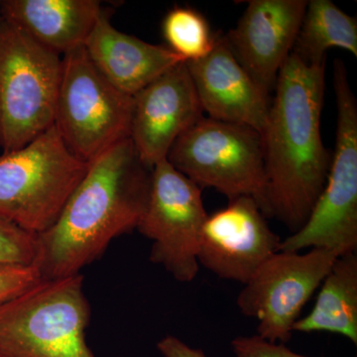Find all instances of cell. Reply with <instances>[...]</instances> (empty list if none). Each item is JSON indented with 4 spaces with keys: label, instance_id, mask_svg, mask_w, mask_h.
<instances>
[{
    "label": "cell",
    "instance_id": "8fae6325",
    "mask_svg": "<svg viewBox=\"0 0 357 357\" xmlns=\"http://www.w3.org/2000/svg\"><path fill=\"white\" fill-rule=\"evenodd\" d=\"M229 201L204 223L199 264L218 278L244 285L278 252L282 241L255 199L243 196Z\"/></svg>",
    "mask_w": 357,
    "mask_h": 357
},
{
    "label": "cell",
    "instance_id": "d6986e66",
    "mask_svg": "<svg viewBox=\"0 0 357 357\" xmlns=\"http://www.w3.org/2000/svg\"><path fill=\"white\" fill-rule=\"evenodd\" d=\"M162 33L167 47L184 62L201 60L213 50L218 34L203 14L191 7L176 6L164 17Z\"/></svg>",
    "mask_w": 357,
    "mask_h": 357
},
{
    "label": "cell",
    "instance_id": "52a82bcc",
    "mask_svg": "<svg viewBox=\"0 0 357 357\" xmlns=\"http://www.w3.org/2000/svg\"><path fill=\"white\" fill-rule=\"evenodd\" d=\"M167 160L201 189L255 199L269 218L262 137L255 129L204 116L175 141Z\"/></svg>",
    "mask_w": 357,
    "mask_h": 357
},
{
    "label": "cell",
    "instance_id": "d4e9b609",
    "mask_svg": "<svg viewBox=\"0 0 357 357\" xmlns=\"http://www.w3.org/2000/svg\"><path fill=\"white\" fill-rule=\"evenodd\" d=\"M119 357H121V356H119Z\"/></svg>",
    "mask_w": 357,
    "mask_h": 357
},
{
    "label": "cell",
    "instance_id": "4fadbf2b",
    "mask_svg": "<svg viewBox=\"0 0 357 357\" xmlns=\"http://www.w3.org/2000/svg\"><path fill=\"white\" fill-rule=\"evenodd\" d=\"M307 6V0H251L225 35L237 62L268 95L292 53Z\"/></svg>",
    "mask_w": 357,
    "mask_h": 357
},
{
    "label": "cell",
    "instance_id": "2e32d148",
    "mask_svg": "<svg viewBox=\"0 0 357 357\" xmlns=\"http://www.w3.org/2000/svg\"><path fill=\"white\" fill-rule=\"evenodd\" d=\"M96 0H2V20L64 56L83 47L102 14Z\"/></svg>",
    "mask_w": 357,
    "mask_h": 357
},
{
    "label": "cell",
    "instance_id": "e0dca14e",
    "mask_svg": "<svg viewBox=\"0 0 357 357\" xmlns=\"http://www.w3.org/2000/svg\"><path fill=\"white\" fill-rule=\"evenodd\" d=\"M316 304L293 332L331 333L357 344V255L338 256L319 286Z\"/></svg>",
    "mask_w": 357,
    "mask_h": 357
},
{
    "label": "cell",
    "instance_id": "44dd1931",
    "mask_svg": "<svg viewBox=\"0 0 357 357\" xmlns=\"http://www.w3.org/2000/svg\"><path fill=\"white\" fill-rule=\"evenodd\" d=\"M41 280L38 270L29 266H0V305Z\"/></svg>",
    "mask_w": 357,
    "mask_h": 357
},
{
    "label": "cell",
    "instance_id": "7a4b0ae2",
    "mask_svg": "<svg viewBox=\"0 0 357 357\" xmlns=\"http://www.w3.org/2000/svg\"><path fill=\"white\" fill-rule=\"evenodd\" d=\"M326 65L290 54L277 77L261 134L269 218L298 231L325 187L333 153L321 134Z\"/></svg>",
    "mask_w": 357,
    "mask_h": 357
},
{
    "label": "cell",
    "instance_id": "cb8c5ba5",
    "mask_svg": "<svg viewBox=\"0 0 357 357\" xmlns=\"http://www.w3.org/2000/svg\"><path fill=\"white\" fill-rule=\"evenodd\" d=\"M0 18H1V16H0Z\"/></svg>",
    "mask_w": 357,
    "mask_h": 357
},
{
    "label": "cell",
    "instance_id": "ac0fdd59",
    "mask_svg": "<svg viewBox=\"0 0 357 357\" xmlns=\"http://www.w3.org/2000/svg\"><path fill=\"white\" fill-rule=\"evenodd\" d=\"M340 48L357 57V20L331 0L307 1L292 54L309 66L326 65V51Z\"/></svg>",
    "mask_w": 357,
    "mask_h": 357
},
{
    "label": "cell",
    "instance_id": "603a6c76",
    "mask_svg": "<svg viewBox=\"0 0 357 357\" xmlns=\"http://www.w3.org/2000/svg\"><path fill=\"white\" fill-rule=\"evenodd\" d=\"M162 357H208L202 349H194L175 335H168L157 342Z\"/></svg>",
    "mask_w": 357,
    "mask_h": 357
},
{
    "label": "cell",
    "instance_id": "8992f818",
    "mask_svg": "<svg viewBox=\"0 0 357 357\" xmlns=\"http://www.w3.org/2000/svg\"><path fill=\"white\" fill-rule=\"evenodd\" d=\"M337 132L323 192L298 231L281 241L279 251L328 249L338 256L357 250V100L344 63H333Z\"/></svg>",
    "mask_w": 357,
    "mask_h": 357
},
{
    "label": "cell",
    "instance_id": "5bb4252c",
    "mask_svg": "<svg viewBox=\"0 0 357 357\" xmlns=\"http://www.w3.org/2000/svg\"><path fill=\"white\" fill-rule=\"evenodd\" d=\"M185 64L204 114L215 121L248 126L261 135L271 96L237 62L225 35L218 33L215 47L206 57Z\"/></svg>",
    "mask_w": 357,
    "mask_h": 357
},
{
    "label": "cell",
    "instance_id": "5b68a950",
    "mask_svg": "<svg viewBox=\"0 0 357 357\" xmlns=\"http://www.w3.org/2000/svg\"><path fill=\"white\" fill-rule=\"evenodd\" d=\"M62 56L0 18V148L24 147L55 123Z\"/></svg>",
    "mask_w": 357,
    "mask_h": 357
},
{
    "label": "cell",
    "instance_id": "277c9868",
    "mask_svg": "<svg viewBox=\"0 0 357 357\" xmlns=\"http://www.w3.org/2000/svg\"><path fill=\"white\" fill-rule=\"evenodd\" d=\"M89 164L70 152L52 126L24 147L0 156V215L28 234L50 229Z\"/></svg>",
    "mask_w": 357,
    "mask_h": 357
},
{
    "label": "cell",
    "instance_id": "6da1fadb",
    "mask_svg": "<svg viewBox=\"0 0 357 357\" xmlns=\"http://www.w3.org/2000/svg\"><path fill=\"white\" fill-rule=\"evenodd\" d=\"M152 169L130 138L91 162L57 222L36 236L33 266L41 279L81 274L114 239L136 229L149 199Z\"/></svg>",
    "mask_w": 357,
    "mask_h": 357
},
{
    "label": "cell",
    "instance_id": "30bf717a",
    "mask_svg": "<svg viewBox=\"0 0 357 357\" xmlns=\"http://www.w3.org/2000/svg\"><path fill=\"white\" fill-rule=\"evenodd\" d=\"M338 257L328 249L278 251L264 262L237 296L239 311L258 321V337L285 344L303 307Z\"/></svg>",
    "mask_w": 357,
    "mask_h": 357
},
{
    "label": "cell",
    "instance_id": "ffe728a7",
    "mask_svg": "<svg viewBox=\"0 0 357 357\" xmlns=\"http://www.w3.org/2000/svg\"><path fill=\"white\" fill-rule=\"evenodd\" d=\"M36 253V236L0 215V266H29Z\"/></svg>",
    "mask_w": 357,
    "mask_h": 357
},
{
    "label": "cell",
    "instance_id": "9a60e30c",
    "mask_svg": "<svg viewBox=\"0 0 357 357\" xmlns=\"http://www.w3.org/2000/svg\"><path fill=\"white\" fill-rule=\"evenodd\" d=\"M110 15L109 9L102 8L84 47L96 69L122 93L135 96L167 70L184 63L167 46L119 31Z\"/></svg>",
    "mask_w": 357,
    "mask_h": 357
},
{
    "label": "cell",
    "instance_id": "ba28073f",
    "mask_svg": "<svg viewBox=\"0 0 357 357\" xmlns=\"http://www.w3.org/2000/svg\"><path fill=\"white\" fill-rule=\"evenodd\" d=\"M133 96L109 83L84 47L62 56L55 128L77 158L91 163L130 138Z\"/></svg>",
    "mask_w": 357,
    "mask_h": 357
},
{
    "label": "cell",
    "instance_id": "7c38bea8",
    "mask_svg": "<svg viewBox=\"0 0 357 357\" xmlns=\"http://www.w3.org/2000/svg\"><path fill=\"white\" fill-rule=\"evenodd\" d=\"M204 117L185 63L162 74L133 96L130 139L141 161L153 168L175 141Z\"/></svg>",
    "mask_w": 357,
    "mask_h": 357
},
{
    "label": "cell",
    "instance_id": "9c48e42d",
    "mask_svg": "<svg viewBox=\"0 0 357 357\" xmlns=\"http://www.w3.org/2000/svg\"><path fill=\"white\" fill-rule=\"evenodd\" d=\"M208 218L202 189L168 160L152 169L146 208L136 230L152 243L149 260L180 283L198 276L199 239Z\"/></svg>",
    "mask_w": 357,
    "mask_h": 357
},
{
    "label": "cell",
    "instance_id": "3957f363",
    "mask_svg": "<svg viewBox=\"0 0 357 357\" xmlns=\"http://www.w3.org/2000/svg\"><path fill=\"white\" fill-rule=\"evenodd\" d=\"M82 274L41 279L0 305V357H96Z\"/></svg>",
    "mask_w": 357,
    "mask_h": 357
},
{
    "label": "cell",
    "instance_id": "7402d4cb",
    "mask_svg": "<svg viewBox=\"0 0 357 357\" xmlns=\"http://www.w3.org/2000/svg\"><path fill=\"white\" fill-rule=\"evenodd\" d=\"M231 349L234 357H310L291 351L285 344L268 342L257 335L234 338Z\"/></svg>",
    "mask_w": 357,
    "mask_h": 357
}]
</instances>
